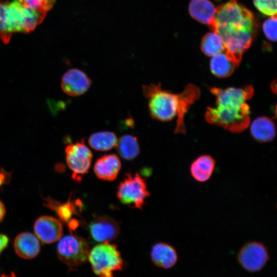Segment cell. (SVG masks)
<instances>
[{
    "label": "cell",
    "instance_id": "6da1fadb",
    "mask_svg": "<svg viewBox=\"0 0 277 277\" xmlns=\"http://www.w3.org/2000/svg\"><path fill=\"white\" fill-rule=\"evenodd\" d=\"M222 38L227 56L238 66L243 53L251 46L259 30L254 14L237 0H229L216 7L209 27Z\"/></svg>",
    "mask_w": 277,
    "mask_h": 277
},
{
    "label": "cell",
    "instance_id": "7a4b0ae2",
    "mask_svg": "<svg viewBox=\"0 0 277 277\" xmlns=\"http://www.w3.org/2000/svg\"><path fill=\"white\" fill-rule=\"evenodd\" d=\"M216 97V107H208L205 120L234 133H240L250 125V109L247 101L254 93L252 86L244 88L229 87L225 89L212 88Z\"/></svg>",
    "mask_w": 277,
    "mask_h": 277
},
{
    "label": "cell",
    "instance_id": "3957f363",
    "mask_svg": "<svg viewBox=\"0 0 277 277\" xmlns=\"http://www.w3.org/2000/svg\"><path fill=\"white\" fill-rule=\"evenodd\" d=\"M144 96L148 99L150 115L153 119L166 122L177 115L175 133H186L184 116L190 107L201 94L199 88L189 84L180 93L162 89L160 84L142 86Z\"/></svg>",
    "mask_w": 277,
    "mask_h": 277
},
{
    "label": "cell",
    "instance_id": "277c9868",
    "mask_svg": "<svg viewBox=\"0 0 277 277\" xmlns=\"http://www.w3.org/2000/svg\"><path fill=\"white\" fill-rule=\"evenodd\" d=\"M47 13L23 5L16 0L0 2V38L8 44L14 33L32 31L45 18Z\"/></svg>",
    "mask_w": 277,
    "mask_h": 277
},
{
    "label": "cell",
    "instance_id": "5b68a950",
    "mask_svg": "<svg viewBox=\"0 0 277 277\" xmlns=\"http://www.w3.org/2000/svg\"><path fill=\"white\" fill-rule=\"evenodd\" d=\"M88 260L98 277H113V272L122 270L123 265L116 246L109 242L101 243L93 247Z\"/></svg>",
    "mask_w": 277,
    "mask_h": 277
},
{
    "label": "cell",
    "instance_id": "8992f818",
    "mask_svg": "<svg viewBox=\"0 0 277 277\" xmlns=\"http://www.w3.org/2000/svg\"><path fill=\"white\" fill-rule=\"evenodd\" d=\"M150 196L145 180L138 173H127L118 187L117 196L124 204L141 209L145 200Z\"/></svg>",
    "mask_w": 277,
    "mask_h": 277
},
{
    "label": "cell",
    "instance_id": "52a82bcc",
    "mask_svg": "<svg viewBox=\"0 0 277 277\" xmlns=\"http://www.w3.org/2000/svg\"><path fill=\"white\" fill-rule=\"evenodd\" d=\"M90 247L83 238L76 235L62 237L57 245L60 259L66 265L76 267L84 263L88 258Z\"/></svg>",
    "mask_w": 277,
    "mask_h": 277
},
{
    "label": "cell",
    "instance_id": "ba28073f",
    "mask_svg": "<svg viewBox=\"0 0 277 277\" xmlns=\"http://www.w3.org/2000/svg\"><path fill=\"white\" fill-rule=\"evenodd\" d=\"M269 259L267 247L264 243L255 241L245 243L240 249L237 256L241 266L250 273L261 270Z\"/></svg>",
    "mask_w": 277,
    "mask_h": 277
},
{
    "label": "cell",
    "instance_id": "9c48e42d",
    "mask_svg": "<svg viewBox=\"0 0 277 277\" xmlns=\"http://www.w3.org/2000/svg\"><path fill=\"white\" fill-rule=\"evenodd\" d=\"M65 153L67 165L73 171V175H83L88 172L92 153L83 140L69 144L65 148Z\"/></svg>",
    "mask_w": 277,
    "mask_h": 277
},
{
    "label": "cell",
    "instance_id": "30bf717a",
    "mask_svg": "<svg viewBox=\"0 0 277 277\" xmlns=\"http://www.w3.org/2000/svg\"><path fill=\"white\" fill-rule=\"evenodd\" d=\"M91 85V80L82 70L73 68L67 71L61 81V88L66 94L77 96L85 93Z\"/></svg>",
    "mask_w": 277,
    "mask_h": 277
},
{
    "label": "cell",
    "instance_id": "8fae6325",
    "mask_svg": "<svg viewBox=\"0 0 277 277\" xmlns=\"http://www.w3.org/2000/svg\"><path fill=\"white\" fill-rule=\"evenodd\" d=\"M36 237L42 242L49 244L58 241L63 235V227L57 219L48 215L38 218L34 226Z\"/></svg>",
    "mask_w": 277,
    "mask_h": 277
},
{
    "label": "cell",
    "instance_id": "7c38bea8",
    "mask_svg": "<svg viewBox=\"0 0 277 277\" xmlns=\"http://www.w3.org/2000/svg\"><path fill=\"white\" fill-rule=\"evenodd\" d=\"M91 235L95 241L104 243L114 240L118 235L117 222L109 216H101L93 220L89 225Z\"/></svg>",
    "mask_w": 277,
    "mask_h": 277
},
{
    "label": "cell",
    "instance_id": "4fadbf2b",
    "mask_svg": "<svg viewBox=\"0 0 277 277\" xmlns=\"http://www.w3.org/2000/svg\"><path fill=\"white\" fill-rule=\"evenodd\" d=\"M14 248L18 256L25 259H31L38 255L41 245L36 235L29 232H23L15 238Z\"/></svg>",
    "mask_w": 277,
    "mask_h": 277
},
{
    "label": "cell",
    "instance_id": "5bb4252c",
    "mask_svg": "<svg viewBox=\"0 0 277 277\" xmlns=\"http://www.w3.org/2000/svg\"><path fill=\"white\" fill-rule=\"evenodd\" d=\"M121 168L118 157L114 154L105 155L96 161L94 172L100 179L112 181L117 177Z\"/></svg>",
    "mask_w": 277,
    "mask_h": 277
},
{
    "label": "cell",
    "instance_id": "9a60e30c",
    "mask_svg": "<svg viewBox=\"0 0 277 277\" xmlns=\"http://www.w3.org/2000/svg\"><path fill=\"white\" fill-rule=\"evenodd\" d=\"M151 257L153 263L156 266L164 269H169L173 267L178 259L175 249L172 246L165 243H159L153 246Z\"/></svg>",
    "mask_w": 277,
    "mask_h": 277
},
{
    "label": "cell",
    "instance_id": "2e32d148",
    "mask_svg": "<svg viewBox=\"0 0 277 277\" xmlns=\"http://www.w3.org/2000/svg\"><path fill=\"white\" fill-rule=\"evenodd\" d=\"M191 16L210 27L214 19L216 7L210 0H191L188 7Z\"/></svg>",
    "mask_w": 277,
    "mask_h": 277
},
{
    "label": "cell",
    "instance_id": "e0dca14e",
    "mask_svg": "<svg viewBox=\"0 0 277 277\" xmlns=\"http://www.w3.org/2000/svg\"><path fill=\"white\" fill-rule=\"evenodd\" d=\"M250 132L252 137L260 143L272 141L275 136V125L271 119L267 116H260L251 123Z\"/></svg>",
    "mask_w": 277,
    "mask_h": 277
},
{
    "label": "cell",
    "instance_id": "ac0fdd59",
    "mask_svg": "<svg viewBox=\"0 0 277 277\" xmlns=\"http://www.w3.org/2000/svg\"><path fill=\"white\" fill-rule=\"evenodd\" d=\"M215 161L210 155L198 156L191 164L190 173L195 181L205 182L212 175L215 167Z\"/></svg>",
    "mask_w": 277,
    "mask_h": 277
},
{
    "label": "cell",
    "instance_id": "d6986e66",
    "mask_svg": "<svg viewBox=\"0 0 277 277\" xmlns=\"http://www.w3.org/2000/svg\"><path fill=\"white\" fill-rule=\"evenodd\" d=\"M238 66L229 58L224 51L212 57L210 62L212 73L219 78L229 76Z\"/></svg>",
    "mask_w": 277,
    "mask_h": 277
},
{
    "label": "cell",
    "instance_id": "ffe728a7",
    "mask_svg": "<svg viewBox=\"0 0 277 277\" xmlns=\"http://www.w3.org/2000/svg\"><path fill=\"white\" fill-rule=\"evenodd\" d=\"M117 150L120 156L126 160H131L140 153L137 138L130 134H125L117 140Z\"/></svg>",
    "mask_w": 277,
    "mask_h": 277
},
{
    "label": "cell",
    "instance_id": "44dd1931",
    "mask_svg": "<svg viewBox=\"0 0 277 277\" xmlns=\"http://www.w3.org/2000/svg\"><path fill=\"white\" fill-rule=\"evenodd\" d=\"M117 138L110 131H101L91 134L88 139L90 146L97 151H107L116 146Z\"/></svg>",
    "mask_w": 277,
    "mask_h": 277
},
{
    "label": "cell",
    "instance_id": "7402d4cb",
    "mask_svg": "<svg viewBox=\"0 0 277 277\" xmlns=\"http://www.w3.org/2000/svg\"><path fill=\"white\" fill-rule=\"evenodd\" d=\"M201 49L204 54L213 57L224 52L225 46L219 35L212 31L206 33L202 38Z\"/></svg>",
    "mask_w": 277,
    "mask_h": 277
},
{
    "label": "cell",
    "instance_id": "603a6c76",
    "mask_svg": "<svg viewBox=\"0 0 277 277\" xmlns=\"http://www.w3.org/2000/svg\"><path fill=\"white\" fill-rule=\"evenodd\" d=\"M29 8L47 13L55 4V0H16Z\"/></svg>",
    "mask_w": 277,
    "mask_h": 277
},
{
    "label": "cell",
    "instance_id": "cb8c5ba5",
    "mask_svg": "<svg viewBox=\"0 0 277 277\" xmlns=\"http://www.w3.org/2000/svg\"><path fill=\"white\" fill-rule=\"evenodd\" d=\"M255 8L262 14L276 16V0H253Z\"/></svg>",
    "mask_w": 277,
    "mask_h": 277
},
{
    "label": "cell",
    "instance_id": "d4e9b609",
    "mask_svg": "<svg viewBox=\"0 0 277 277\" xmlns=\"http://www.w3.org/2000/svg\"><path fill=\"white\" fill-rule=\"evenodd\" d=\"M263 30L266 37L270 41L276 40V16H270L263 24Z\"/></svg>",
    "mask_w": 277,
    "mask_h": 277
},
{
    "label": "cell",
    "instance_id": "484cf974",
    "mask_svg": "<svg viewBox=\"0 0 277 277\" xmlns=\"http://www.w3.org/2000/svg\"><path fill=\"white\" fill-rule=\"evenodd\" d=\"M57 209L58 214L63 220H67L72 215V208L68 204L62 205Z\"/></svg>",
    "mask_w": 277,
    "mask_h": 277
},
{
    "label": "cell",
    "instance_id": "4316f807",
    "mask_svg": "<svg viewBox=\"0 0 277 277\" xmlns=\"http://www.w3.org/2000/svg\"><path fill=\"white\" fill-rule=\"evenodd\" d=\"M9 243V238L5 234L0 233V255Z\"/></svg>",
    "mask_w": 277,
    "mask_h": 277
},
{
    "label": "cell",
    "instance_id": "83f0119b",
    "mask_svg": "<svg viewBox=\"0 0 277 277\" xmlns=\"http://www.w3.org/2000/svg\"><path fill=\"white\" fill-rule=\"evenodd\" d=\"M7 174L6 172H3L2 170L0 171V187L6 183L8 178Z\"/></svg>",
    "mask_w": 277,
    "mask_h": 277
},
{
    "label": "cell",
    "instance_id": "f1b7e54d",
    "mask_svg": "<svg viewBox=\"0 0 277 277\" xmlns=\"http://www.w3.org/2000/svg\"><path fill=\"white\" fill-rule=\"evenodd\" d=\"M6 213L5 207L0 200V222L3 220Z\"/></svg>",
    "mask_w": 277,
    "mask_h": 277
},
{
    "label": "cell",
    "instance_id": "f546056e",
    "mask_svg": "<svg viewBox=\"0 0 277 277\" xmlns=\"http://www.w3.org/2000/svg\"><path fill=\"white\" fill-rule=\"evenodd\" d=\"M0 277H16L15 273L11 272L8 274L0 273Z\"/></svg>",
    "mask_w": 277,
    "mask_h": 277
}]
</instances>
